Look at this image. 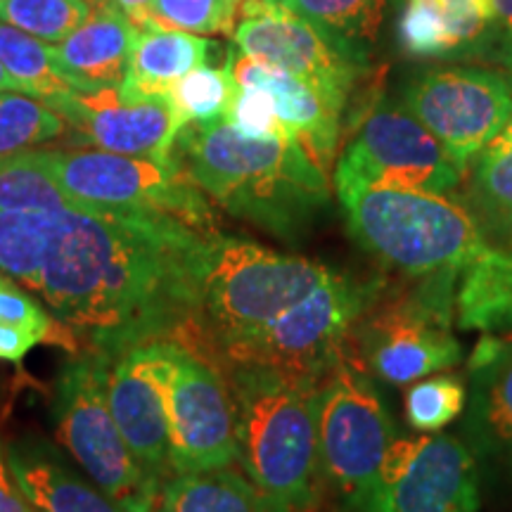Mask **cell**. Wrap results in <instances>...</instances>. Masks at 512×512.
Returning a JSON list of instances; mask_svg holds the SVG:
<instances>
[{"label": "cell", "mask_w": 512, "mask_h": 512, "mask_svg": "<svg viewBox=\"0 0 512 512\" xmlns=\"http://www.w3.org/2000/svg\"><path fill=\"white\" fill-rule=\"evenodd\" d=\"M72 197L50 174L41 150L0 157V211L74 207Z\"/></svg>", "instance_id": "83f0119b"}, {"label": "cell", "mask_w": 512, "mask_h": 512, "mask_svg": "<svg viewBox=\"0 0 512 512\" xmlns=\"http://www.w3.org/2000/svg\"><path fill=\"white\" fill-rule=\"evenodd\" d=\"M505 247H512V242H510V245H505Z\"/></svg>", "instance_id": "7bdbcfd3"}, {"label": "cell", "mask_w": 512, "mask_h": 512, "mask_svg": "<svg viewBox=\"0 0 512 512\" xmlns=\"http://www.w3.org/2000/svg\"><path fill=\"white\" fill-rule=\"evenodd\" d=\"M238 91L240 86L228 64L226 67L202 64L178 79L169 95L185 124H216L228 119Z\"/></svg>", "instance_id": "f546056e"}, {"label": "cell", "mask_w": 512, "mask_h": 512, "mask_svg": "<svg viewBox=\"0 0 512 512\" xmlns=\"http://www.w3.org/2000/svg\"><path fill=\"white\" fill-rule=\"evenodd\" d=\"M339 202L358 247L408 278L460 273L491 247L470 207L441 192L368 188Z\"/></svg>", "instance_id": "5b68a950"}, {"label": "cell", "mask_w": 512, "mask_h": 512, "mask_svg": "<svg viewBox=\"0 0 512 512\" xmlns=\"http://www.w3.org/2000/svg\"><path fill=\"white\" fill-rule=\"evenodd\" d=\"M240 0H152L150 27L190 34H230Z\"/></svg>", "instance_id": "1f68e13d"}, {"label": "cell", "mask_w": 512, "mask_h": 512, "mask_svg": "<svg viewBox=\"0 0 512 512\" xmlns=\"http://www.w3.org/2000/svg\"><path fill=\"white\" fill-rule=\"evenodd\" d=\"M12 91H17V93H24L22 91V86H19V83L12 79V76L5 72L3 69V64H0V93H12Z\"/></svg>", "instance_id": "ab89813d"}, {"label": "cell", "mask_w": 512, "mask_h": 512, "mask_svg": "<svg viewBox=\"0 0 512 512\" xmlns=\"http://www.w3.org/2000/svg\"><path fill=\"white\" fill-rule=\"evenodd\" d=\"M171 477L228 467L238 460L235 411L214 363L174 344L169 375Z\"/></svg>", "instance_id": "7c38bea8"}, {"label": "cell", "mask_w": 512, "mask_h": 512, "mask_svg": "<svg viewBox=\"0 0 512 512\" xmlns=\"http://www.w3.org/2000/svg\"><path fill=\"white\" fill-rule=\"evenodd\" d=\"M62 133V114L48 102L17 91L0 95V157L36 150Z\"/></svg>", "instance_id": "f1b7e54d"}, {"label": "cell", "mask_w": 512, "mask_h": 512, "mask_svg": "<svg viewBox=\"0 0 512 512\" xmlns=\"http://www.w3.org/2000/svg\"><path fill=\"white\" fill-rule=\"evenodd\" d=\"M0 64L22 86L24 93L48 105L72 91L57 74L55 48L3 22H0Z\"/></svg>", "instance_id": "4316f807"}, {"label": "cell", "mask_w": 512, "mask_h": 512, "mask_svg": "<svg viewBox=\"0 0 512 512\" xmlns=\"http://www.w3.org/2000/svg\"><path fill=\"white\" fill-rule=\"evenodd\" d=\"M0 512H29L27 498L22 496V491H19L15 477L10 472L3 444H0Z\"/></svg>", "instance_id": "74e56055"}, {"label": "cell", "mask_w": 512, "mask_h": 512, "mask_svg": "<svg viewBox=\"0 0 512 512\" xmlns=\"http://www.w3.org/2000/svg\"><path fill=\"white\" fill-rule=\"evenodd\" d=\"M171 164L228 214L299 242L328 207L325 169L297 138H247L230 121L185 124Z\"/></svg>", "instance_id": "7a4b0ae2"}, {"label": "cell", "mask_w": 512, "mask_h": 512, "mask_svg": "<svg viewBox=\"0 0 512 512\" xmlns=\"http://www.w3.org/2000/svg\"><path fill=\"white\" fill-rule=\"evenodd\" d=\"M235 411L238 460L266 512H316L323 491L320 382L271 368L221 370Z\"/></svg>", "instance_id": "3957f363"}, {"label": "cell", "mask_w": 512, "mask_h": 512, "mask_svg": "<svg viewBox=\"0 0 512 512\" xmlns=\"http://www.w3.org/2000/svg\"><path fill=\"white\" fill-rule=\"evenodd\" d=\"M347 347L320 382L323 486L337 512H394L380 479L382 460L396 439L394 420L361 358Z\"/></svg>", "instance_id": "8992f818"}, {"label": "cell", "mask_w": 512, "mask_h": 512, "mask_svg": "<svg viewBox=\"0 0 512 512\" xmlns=\"http://www.w3.org/2000/svg\"><path fill=\"white\" fill-rule=\"evenodd\" d=\"M112 361L74 354L55 382V434L67 456L119 505L121 512H152L159 498L114 422L107 377Z\"/></svg>", "instance_id": "ba28073f"}, {"label": "cell", "mask_w": 512, "mask_h": 512, "mask_svg": "<svg viewBox=\"0 0 512 512\" xmlns=\"http://www.w3.org/2000/svg\"><path fill=\"white\" fill-rule=\"evenodd\" d=\"M50 107L72 124L83 143L162 164L171 162V147L185 126L169 93L136 98L121 93L119 86L93 93L69 91L50 102Z\"/></svg>", "instance_id": "9a60e30c"}, {"label": "cell", "mask_w": 512, "mask_h": 512, "mask_svg": "<svg viewBox=\"0 0 512 512\" xmlns=\"http://www.w3.org/2000/svg\"><path fill=\"white\" fill-rule=\"evenodd\" d=\"M140 29L117 5L102 3L55 48L60 79L76 93H93L124 81Z\"/></svg>", "instance_id": "d6986e66"}, {"label": "cell", "mask_w": 512, "mask_h": 512, "mask_svg": "<svg viewBox=\"0 0 512 512\" xmlns=\"http://www.w3.org/2000/svg\"><path fill=\"white\" fill-rule=\"evenodd\" d=\"M458 278L460 273L418 278L413 290L389 299L380 297V285L349 335L377 380L403 387L460 361L463 349L453 335Z\"/></svg>", "instance_id": "52a82bcc"}, {"label": "cell", "mask_w": 512, "mask_h": 512, "mask_svg": "<svg viewBox=\"0 0 512 512\" xmlns=\"http://www.w3.org/2000/svg\"><path fill=\"white\" fill-rule=\"evenodd\" d=\"M50 174L74 202L119 211H157L209 230L202 190L174 164L105 150H41Z\"/></svg>", "instance_id": "30bf717a"}, {"label": "cell", "mask_w": 512, "mask_h": 512, "mask_svg": "<svg viewBox=\"0 0 512 512\" xmlns=\"http://www.w3.org/2000/svg\"><path fill=\"white\" fill-rule=\"evenodd\" d=\"M491 3H494V19L479 57L512 72V0H491Z\"/></svg>", "instance_id": "d590c367"}, {"label": "cell", "mask_w": 512, "mask_h": 512, "mask_svg": "<svg viewBox=\"0 0 512 512\" xmlns=\"http://www.w3.org/2000/svg\"><path fill=\"white\" fill-rule=\"evenodd\" d=\"M394 512H482L477 458L456 437H427L399 479Z\"/></svg>", "instance_id": "2e32d148"}, {"label": "cell", "mask_w": 512, "mask_h": 512, "mask_svg": "<svg viewBox=\"0 0 512 512\" xmlns=\"http://www.w3.org/2000/svg\"><path fill=\"white\" fill-rule=\"evenodd\" d=\"M38 344H43V337L36 332L0 323V361L19 363Z\"/></svg>", "instance_id": "8d00e7d4"}, {"label": "cell", "mask_w": 512, "mask_h": 512, "mask_svg": "<svg viewBox=\"0 0 512 512\" xmlns=\"http://www.w3.org/2000/svg\"><path fill=\"white\" fill-rule=\"evenodd\" d=\"M228 67L233 72L238 86H256L271 93L275 110L283 126L304 145V150L316 162L328 169L330 159L335 157L342 112L335 110L328 100L309 83L297 76L271 67L254 57H247L240 50L228 55Z\"/></svg>", "instance_id": "e0dca14e"}, {"label": "cell", "mask_w": 512, "mask_h": 512, "mask_svg": "<svg viewBox=\"0 0 512 512\" xmlns=\"http://www.w3.org/2000/svg\"><path fill=\"white\" fill-rule=\"evenodd\" d=\"M456 318L463 330L512 332V247L491 245L460 271Z\"/></svg>", "instance_id": "603a6c76"}, {"label": "cell", "mask_w": 512, "mask_h": 512, "mask_svg": "<svg viewBox=\"0 0 512 512\" xmlns=\"http://www.w3.org/2000/svg\"><path fill=\"white\" fill-rule=\"evenodd\" d=\"M211 233L157 211H0V273L41 299L79 354L114 361L150 342L197 351Z\"/></svg>", "instance_id": "6da1fadb"}, {"label": "cell", "mask_w": 512, "mask_h": 512, "mask_svg": "<svg viewBox=\"0 0 512 512\" xmlns=\"http://www.w3.org/2000/svg\"><path fill=\"white\" fill-rule=\"evenodd\" d=\"M0 323L36 332L43 337V344H55V347L79 354L72 335L50 316L46 306L27 292V287H22L5 273H0Z\"/></svg>", "instance_id": "836d02e7"}, {"label": "cell", "mask_w": 512, "mask_h": 512, "mask_svg": "<svg viewBox=\"0 0 512 512\" xmlns=\"http://www.w3.org/2000/svg\"><path fill=\"white\" fill-rule=\"evenodd\" d=\"M176 342H150L114 358L107 399L121 437L152 484L171 477L169 375Z\"/></svg>", "instance_id": "5bb4252c"}, {"label": "cell", "mask_w": 512, "mask_h": 512, "mask_svg": "<svg viewBox=\"0 0 512 512\" xmlns=\"http://www.w3.org/2000/svg\"><path fill=\"white\" fill-rule=\"evenodd\" d=\"M491 19V0H403L396 34L403 53L420 60L479 57Z\"/></svg>", "instance_id": "ac0fdd59"}, {"label": "cell", "mask_w": 512, "mask_h": 512, "mask_svg": "<svg viewBox=\"0 0 512 512\" xmlns=\"http://www.w3.org/2000/svg\"><path fill=\"white\" fill-rule=\"evenodd\" d=\"M467 392L453 375H437L413 384L406 394V418L413 430L439 432L463 413Z\"/></svg>", "instance_id": "d6a6232c"}, {"label": "cell", "mask_w": 512, "mask_h": 512, "mask_svg": "<svg viewBox=\"0 0 512 512\" xmlns=\"http://www.w3.org/2000/svg\"><path fill=\"white\" fill-rule=\"evenodd\" d=\"M470 174V211L491 245L512 242V117L477 152Z\"/></svg>", "instance_id": "cb8c5ba5"}, {"label": "cell", "mask_w": 512, "mask_h": 512, "mask_svg": "<svg viewBox=\"0 0 512 512\" xmlns=\"http://www.w3.org/2000/svg\"><path fill=\"white\" fill-rule=\"evenodd\" d=\"M29 512H41V510H36V508H34V505H29Z\"/></svg>", "instance_id": "b9f144b4"}, {"label": "cell", "mask_w": 512, "mask_h": 512, "mask_svg": "<svg viewBox=\"0 0 512 512\" xmlns=\"http://www.w3.org/2000/svg\"><path fill=\"white\" fill-rule=\"evenodd\" d=\"M465 171L403 105L382 100L356 126L335 171L337 197L368 188L451 192Z\"/></svg>", "instance_id": "9c48e42d"}, {"label": "cell", "mask_w": 512, "mask_h": 512, "mask_svg": "<svg viewBox=\"0 0 512 512\" xmlns=\"http://www.w3.org/2000/svg\"><path fill=\"white\" fill-rule=\"evenodd\" d=\"M88 17V0H0V22L48 43H62Z\"/></svg>", "instance_id": "4dcf8cb0"}, {"label": "cell", "mask_w": 512, "mask_h": 512, "mask_svg": "<svg viewBox=\"0 0 512 512\" xmlns=\"http://www.w3.org/2000/svg\"><path fill=\"white\" fill-rule=\"evenodd\" d=\"M12 477L41 512H121V508L86 472L76 470L57 448L43 437H19L5 448Z\"/></svg>", "instance_id": "ffe728a7"}, {"label": "cell", "mask_w": 512, "mask_h": 512, "mask_svg": "<svg viewBox=\"0 0 512 512\" xmlns=\"http://www.w3.org/2000/svg\"><path fill=\"white\" fill-rule=\"evenodd\" d=\"M470 368L465 430L482 456L512 467V339H484Z\"/></svg>", "instance_id": "44dd1931"}, {"label": "cell", "mask_w": 512, "mask_h": 512, "mask_svg": "<svg viewBox=\"0 0 512 512\" xmlns=\"http://www.w3.org/2000/svg\"><path fill=\"white\" fill-rule=\"evenodd\" d=\"M335 278L306 256L211 233L200 273V344L195 354L223 370L287 311Z\"/></svg>", "instance_id": "277c9868"}, {"label": "cell", "mask_w": 512, "mask_h": 512, "mask_svg": "<svg viewBox=\"0 0 512 512\" xmlns=\"http://www.w3.org/2000/svg\"><path fill=\"white\" fill-rule=\"evenodd\" d=\"M88 3H95V5H102V3H110V0H88Z\"/></svg>", "instance_id": "60d3db41"}, {"label": "cell", "mask_w": 512, "mask_h": 512, "mask_svg": "<svg viewBox=\"0 0 512 512\" xmlns=\"http://www.w3.org/2000/svg\"><path fill=\"white\" fill-rule=\"evenodd\" d=\"M110 3L117 5V8L124 12V15L131 19L138 29L150 27V19L147 17H150L152 0H110Z\"/></svg>", "instance_id": "f35d334b"}, {"label": "cell", "mask_w": 512, "mask_h": 512, "mask_svg": "<svg viewBox=\"0 0 512 512\" xmlns=\"http://www.w3.org/2000/svg\"><path fill=\"white\" fill-rule=\"evenodd\" d=\"M152 512H266L254 484L233 467L169 477Z\"/></svg>", "instance_id": "484cf974"}, {"label": "cell", "mask_w": 512, "mask_h": 512, "mask_svg": "<svg viewBox=\"0 0 512 512\" xmlns=\"http://www.w3.org/2000/svg\"><path fill=\"white\" fill-rule=\"evenodd\" d=\"M403 107L467 171L512 117V81L486 67H434L403 88Z\"/></svg>", "instance_id": "8fae6325"}, {"label": "cell", "mask_w": 512, "mask_h": 512, "mask_svg": "<svg viewBox=\"0 0 512 512\" xmlns=\"http://www.w3.org/2000/svg\"><path fill=\"white\" fill-rule=\"evenodd\" d=\"M211 43L200 34L178 29H140L119 91L124 95L169 93L192 69L207 64Z\"/></svg>", "instance_id": "7402d4cb"}, {"label": "cell", "mask_w": 512, "mask_h": 512, "mask_svg": "<svg viewBox=\"0 0 512 512\" xmlns=\"http://www.w3.org/2000/svg\"><path fill=\"white\" fill-rule=\"evenodd\" d=\"M228 121L247 138H292L275 110L271 93L256 86H240Z\"/></svg>", "instance_id": "e575fe53"}, {"label": "cell", "mask_w": 512, "mask_h": 512, "mask_svg": "<svg viewBox=\"0 0 512 512\" xmlns=\"http://www.w3.org/2000/svg\"><path fill=\"white\" fill-rule=\"evenodd\" d=\"M233 41L247 57L309 83L339 112L366 69L337 53L309 22L278 0H240Z\"/></svg>", "instance_id": "4fadbf2b"}, {"label": "cell", "mask_w": 512, "mask_h": 512, "mask_svg": "<svg viewBox=\"0 0 512 512\" xmlns=\"http://www.w3.org/2000/svg\"><path fill=\"white\" fill-rule=\"evenodd\" d=\"M309 22L337 53L366 67L380 38L389 0H278Z\"/></svg>", "instance_id": "d4e9b609"}]
</instances>
